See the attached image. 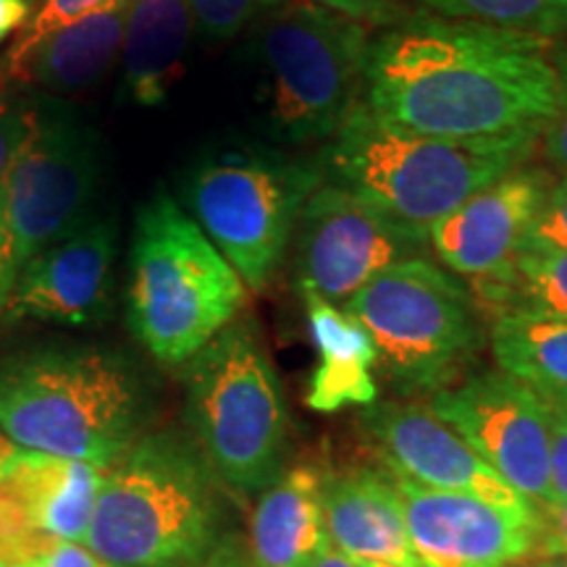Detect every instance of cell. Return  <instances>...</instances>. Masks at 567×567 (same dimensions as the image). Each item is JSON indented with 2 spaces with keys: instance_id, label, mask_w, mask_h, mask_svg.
<instances>
[{
  "instance_id": "obj_29",
  "label": "cell",
  "mask_w": 567,
  "mask_h": 567,
  "mask_svg": "<svg viewBox=\"0 0 567 567\" xmlns=\"http://www.w3.org/2000/svg\"><path fill=\"white\" fill-rule=\"evenodd\" d=\"M523 247H547V250H567V176L551 184L547 203L530 224Z\"/></svg>"
},
{
  "instance_id": "obj_28",
  "label": "cell",
  "mask_w": 567,
  "mask_h": 567,
  "mask_svg": "<svg viewBox=\"0 0 567 567\" xmlns=\"http://www.w3.org/2000/svg\"><path fill=\"white\" fill-rule=\"evenodd\" d=\"M34 111H38V103L30 97L6 87L0 90V189H3L19 151L30 137Z\"/></svg>"
},
{
  "instance_id": "obj_22",
  "label": "cell",
  "mask_w": 567,
  "mask_h": 567,
  "mask_svg": "<svg viewBox=\"0 0 567 567\" xmlns=\"http://www.w3.org/2000/svg\"><path fill=\"white\" fill-rule=\"evenodd\" d=\"M195 19L189 0H132L124 34V92L137 105L166 101Z\"/></svg>"
},
{
  "instance_id": "obj_10",
  "label": "cell",
  "mask_w": 567,
  "mask_h": 567,
  "mask_svg": "<svg viewBox=\"0 0 567 567\" xmlns=\"http://www.w3.org/2000/svg\"><path fill=\"white\" fill-rule=\"evenodd\" d=\"M101 182V142L74 111L38 103L0 189V313L27 264L82 226Z\"/></svg>"
},
{
  "instance_id": "obj_34",
  "label": "cell",
  "mask_w": 567,
  "mask_h": 567,
  "mask_svg": "<svg viewBox=\"0 0 567 567\" xmlns=\"http://www.w3.org/2000/svg\"><path fill=\"white\" fill-rule=\"evenodd\" d=\"M542 517V555L567 557V502H547Z\"/></svg>"
},
{
  "instance_id": "obj_11",
  "label": "cell",
  "mask_w": 567,
  "mask_h": 567,
  "mask_svg": "<svg viewBox=\"0 0 567 567\" xmlns=\"http://www.w3.org/2000/svg\"><path fill=\"white\" fill-rule=\"evenodd\" d=\"M295 252L300 289L339 308L389 268L431 255L429 234L329 182L308 197L297 218Z\"/></svg>"
},
{
  "instance_id": "obj_38",
  "label": "cell",
  "mask_w": 567,
  "mask_h": 567,
  "mask_svg": "<svg viewBox=\"0 0 567 567\" xmlns=\"http://www.w3.org/2000/svg\"><path fill=\"white\" fill-rule=\"evenodd\" d=\"M308 567H360V563H354V559L337 551L334 547H326Z\"/></svg>"
},
{
  "instance_id": "obj_14",
  "label": "cell",
  "mask_w": 567,
  "mask_h": 567,
  "mask_svg": "<svg viewBox=\"0 0 567 567\" xmlns=\"http://www.w3.org/2000/svg\"><path fill=\"white\" fill-rule=\"evenodd\" d=\"M421 567H517L542 555V517L396 478Z\"/></svg>"
},
{
  "instance_id": "obj_30",
  "label": "cell",
  "mask_w": 567,
  "mask_h": 567,
  "mask_svg": "<svg viewBox=\"0 0 567 567\" xmlns=\"http://www.w3.org/2000/svg\"><path fill=\"white\" fill-rule=\"evenodd\" d=\"M551 63H555L557 71V109L555 116L549 118L542 140L544 147H547L551 166L563 176H567V45H559L551 51Z\"/></svg>"
},
{
  "instance_id": "obj_7",
  "label": "cell",
  "mask_w": 567,
  "mask_h": 567,
  "mask_svg": "<svg viewBox=\"0 0 567 567\" xmlns=\"http://www.w3.org/2000/svg\"><path fill=\"white\" fill-rule=\"evenodd\" d=\"M344 310L371 334L381 373L402 396L455 386L488 342L478 297L431 255L375 276Z\"/></svg>"
},
{
  "instance_id": "obj_35",
  "label": "cell",
  "mask_w": 567,
  "mask_h": 567,
  "mask_svg": "<svg viewBox=\"0 0 567 567\" xmlns=\"http://www.w3.org/2000/svg\"><path fill=\"white\" fill-rule=\"evenodd\" d=\"M197 567H255V565L245 538L239 536L237 530H231V534L226 536L224 542L218 544V547L213 549Z\"/></svg>"
},
{
  "instance_id": "obj_32",
  "label": "cell",
  "mask_w": 567,
  "mask_h": 567,
  "mask_svg": "<svg viewBox=\"0 0 567 567\" xmlns=\"http://www.w3.org/2000/svg\"><path fill=\"white\" fill-rule=\"evenodd\" d=\"M310 3L342 13L365 27H389L400 19L402 0H310Z\"/></svg>"
},
{
  "instance_id": "obj_17",
  "label": "cell",
  "mask_w": 567,
  "mask_h": 567,
  "mask_svg": "<svg viewBox=\"0 0 567 567\" xmlns=\"http://www.w3.org/2000/svg\"><path fill=\"white\" fill-rule=\"evenodd\" d=\"M323 523L331 547L354 563L421 567L410 547L400 488L384 467L329 473L323 486Z\"/></svg>"
},
{
  "instance_id": "obj_31",
  "label": "cell",
  "mask_w": 567,
  "mask_h": 567,
  "mask_svg": "<svg viewBox=\"0 0 567 567\" xmlns=\"http://www.w3.org/2000/svg\"><path fill=\"white\" fill-rule=\"evenodd\" d=\"M551 431V502H567V400H544Z\"/></svg>"
},
{
  "instance_id": "obj_26",
  "label": "cell",
  "mask_w": 567,
  "mask_h": 567,
  "mask_svg": "<svg viewBox=\"0 0 567 567\" xmlns=\"http://www.w3.org/2000/svg\"><path fill=\"white\" fill-rule=\"evenodd\" d=\"M118 3H124V0H42L40 9L32 13L30 24L17 34L11 51L6 53L3 61H0V82H3V76L9 74L11 69L19 66V63L48 38V34L59 32L69 24H76V21L87 17H95V13L116 9Z\"/></svg>"
},
{
  "instance_id": "obj_6",
  "label": "cell",
  "mask_w": 567,
  "mask_h": 567,
  "mask_svg": "<svg viewBox=\"0 0 567 567\" xmlns=\"http://www.w3.org/2000/svg\"><path fill=\"white\" fill-rule=\"evenodd\" d=\"M184 415L218 481L237 499L260 496L287 467L289 410L250 318L231 321L187 363Z\"/></svg>"
},
{
  "instance_id": "obj_36",
  "label": "cell",
  "mask_w": 567,
  "mask_h": 567,
  "mask_svg": "<svg viewBox=\"0 0 567 567\" xmlns=\"http://www.w3.org/2000/svg\"><path fill=\"white\" fill-rule=\"evenodd\" d=\"M32 19V0H0V45L24 30Z\"/></svg>"
},
{
  "instance_id": "obj_8",
  "label": "cell",
  "mask_w": 567,
  "mask_h": 567,
  "mask_svg": "<svg viewBox=\"0 0 567 567\" xmlns=\"http://www.w3.org/2000/svg\"><path fill=\"white\" fill-rule=\"evenodd\" d=\"M371 40V27L310 0H279L264 13L260 55L276 137L292 145L334 137L363 95Z\"/></svg>"
},
{
  "instance_id": "obj_39",
  "label": "cell",
  "mask_w": 567,
  "mask_h": 567,
  "mask_svg": "<svg viewBox=\"0 0 567 567\" xmlns=\"http://www.w3.org/2000/svg\"><path fill=\"white\" fill-rule=\"evenodd\" d=\"M517 567H567V557L536 555L534 559H528V563H523V565H517Z\"/></svg>"
},
{
  "instance_id": "obj_21",
  "label": "cell",
  "mask_w": 567,
  "mask_h": 567,
  "mask_svg": "<svg viewBox=\"0 0 567 567\" xmlns=\"http://www.w3.org/2000/svg\"><path fill=\"white\" fill-rule=\"evenodd\" d=\"M130 9L132 0H124L116 9L48 34L17 69L3 76L0 90L9 82H30L51 92H76L95 84L109 74L113 61L124 51Z\"/></svg>"
},
{
  "instance_id": "obj_24",
  "label": "cell",
  "mask_w": 567,
  "mask_h": 567,
  "mask_svg": "<svg viewBox=\"0 0 567 567\" xmlns=\"http://www.w3.org/2000/svg\"><path fill=\"white\" fill-rule=\"evenodd\" d=\"M481 308L567 321V250L520 247L499 274L473 284Z\"/></svg>"
},
{
  "instance_id": "obj_25",
  "label": "cell",
  "mask_w": 567,
  "mask_h": 567,
  "mask_svg": "<svg viewBox=\"0 0 567 567\" xmlns=\"http://www.w3.org/2000/svg\"><path fill=\"white\" fill-rule=\"evenodd\" d=\"M423 13L551 40L567 32V0H417Z\"/></svg>"
},
{
  "instance_id": "obj_4",
  "label": "cell",
  "mask_w": 567,
  "mask_h": 567,
  "mask_svg": "<svg viewBox=\"0 0 567 567\" xmlns=\"http://www.w3.org/2000/svg\"><path fill=\"white\" fill-rule=\"evenodd\" d=\"M534 134L494 142H457L386 124L363 101L326 140L318 166L323 182L363 197L410 229L429 234L465 200L523 166Z\"/></svg>"
},
{
  "instance_id": "obj_16",
  "label": "cell",
  "mask_w": 567,
  "mask_h": 567,
  "mask_svg": "<svg viewBox=\"0 0 567 567\" xmlns=\"http://www.w3.org/2000/svg\"><path fill=\"white\" fill-rule=\"evenodd\" d=\"M551 184L544 168L526 163L499 176L429 231L431 258L471 284L499 274L526 243Z\"/></svg>"
},
{
  "instance_id": "obj_40",
  "label": "cell",
  "mask_w": 567,
  "mask_h": 567,
  "mask_svg": "<svg viewBox=\"0 0 567 567\" xmlns=\"http://www.w3.org/2000/svg\"><path fill=\"white\" fill-rule=\"evenodd\" d=\"M360 567H405V565H386V563H360Z\"/></svg>"
},
{
  "instance_id": "obj_2",
  "label": "cell",
  "mask_w": 567,
  "mask_h": 567,
  "mask_svg": "<svg viewBox=\"0 0 567 567\" xmlns=\"http://www.w3.org/2000/svg\"><path fill=\"white\" fill-rule=\"evenodd\" d=\"M153 394L132 358L101 344L0 354V431L40 455L109 467L145 436Z\"/></svg>"
},
{
  "instance_id": "obj_13",
  "label": "cell",
  "mask_w": 567,
  "mask_h": 567,
  "mask_svg": "<svg viewBox=\"0 0 567 567\" xmlns=\"http://www.w3.org/2000/svg\"><path fill=\"white\" fill-rule=\"evenodd\" d=\"M360 425L392 476L434 492L478 496L520 515H538L526 496L517 494L442 417H436L429 402H375L365 408Z\"/></svg>"
},
{
  "instance_id": "obj_23",
  "label": "cell",
  "mask_w": 567,
  "mask_h": 567,
  "mask_svg": "<svg viewBox=\"0 0 567 567\" xmlns=\"http://www.w3.org/2000/svg\"><path fill=\"white\" fill-rule=\"evenodd\" d=\"M488 347L502 373L542 400H567V321L530 313H499Z\"/></svg>"
},
{
  "instance_id": "obj_18",
  "label": "cell",
  "mask_w": 567,
  "mask_h": 567,
  "mask_svg": "<svg viewBox=\"0 0 567 567\" xmlns=\"http://www.w3.org/2000/svg\"><path fill=\"white\" fill-rule=\"evenodd\" d=\"M326 476L318 463L287 465L255 499L247 536L255 567H308L331 547L323 523Z\"/></svg>"
},
{
  "instance_id": "obj_1",
  "label": "cell",
  "mask_w": 567,
  "mask_h": 567,
  "mask_svg": "<svg viewBox=\"0 0 567 567\" xmlns=\"http://www.w3.org/2000/svg\"><path fill=\"white\" fill-rule=\"evenodd\" d=\"M360 101L425 137H542L557 109V71L549 40L417 13L371 40Z\"/></svg>"
},
{
  "instance_id": "obj_12",
  "label": "cell",
  "mask_w": 567,
  "mask_h": 567,
  "mask_svg": "<svg viewBox=\"0 0 567 567\" xmlns=\"http://www.w3.org/2000/svg\"><path fill=\"white\" fill-rule=\"evenodd\" d=\"M429 408L536 509L551 502L549 410L536 392L496 368L429 396Z\"/></svg>"
},
{
  "instance_id": "obj_3",
  "label": "cell",
  "mask_w": 567,
  "mask_h": 567,
  "mask_svg": "<svg viewBox=\"0 0 567 567\" xmlns=\"http://www.w3.org/2000/svg\"><path fill=\"white\" fill-rule=\"evenodd\" d=\"M231 530L229 492L200 446L163 429L105 467L84 544L111 567H197Z\"/></svg>"
},
{
  "instance_id": "obj_37",
  "label": "cell",
  "mask_w": 567,
  "mask_h": 567,
  "mask_svg": "<svg viewBox=\"0 0 567 567\" xmlns=\"http://www.w3.org/2000/svg\"><path fill=\"white\" fill-rule=\"evenodd\" d=\"M27 452L30 450H24V446H19L17 442H11V439L0 431V481H6L13 471H17L21 460L27 457Z\"/></svg>"
},
{
  "instance_id": "obj_15",
  "label": "cell",
  "mask_w": 567,
  "mask_h": 567,
  "mask_svg": "<svg viewBox=\"0 0 567 567\" xmlns=\"http://www.w3.org/2000/svg\"><path fill=\"white\" fill-rule=\"evenodd\" d=\"M116 231L109 221L76 226L27 264L0 321L92 326L111 318Z\"/></svg>"
},
{
  "instance_id": "obj_9",
  "label": "cell",
  "mask_w": 567,
  "mask_h": 567,
  "mask_svg": "<svg viewBox=\"0 0 567 567\" xmlns=\"http://www.w3.org/2000/svg\"><path fill=\"white\" fill-rule=\"evenodd\" d=\"M321 184L318 161L247 151L197 163L184 182V200L245 287L260 292L281 266L297 218Z\"/></svg>"
},
{
  "instance_id": "obj_19",
  "label": "cell",
  "mask_w": 567,
  "mask_h": 567,
  "mask_svg": "<svg viewBox=\"0 0 567 567\" xmlns=\"http://www.w3.org/2000/svg\"><path fill=\"white\" fill-rule=\"evenodd\" d=\"M318 365L305 389V405L316 413H339L344 408H371L379 402L375 344L363 323L331 305L321 295L300 289Z\"/></svg>"
},
{
  "instance_id": "obj_33",
  "label": "cell",
  "mask_w": 567,
  "mask_h": 567,
  "mask_svg": "<svg viewBox=\"0 0 567 567\" xmlns=\"http://www.w3.org/2000/svg\"><path fill=\"white\" fill-rule=\"evenodd\" d=\"M21 567H111V565L103 563V559L97 557L87 544L59 542L48 551H42L40 557H34L32 563Z\"/></svg>"
},
{
  "instance_id": "obj_27",
  "label": "cell",
  "mask_w": 567,
  "mask_h": 567,
  "mask_svg": "<svg viewBox=\"0 0 567 567\" xmlns=\"http://www.w3.org/2000/svg\"><path fill=\"white\" fill-rule=\"evenodd\" d=\"M276 3L279 0H189V9L203 38L224 42L243 32L252 19L264 17Z\"/></svg>"
},
{
  "instance_id": "obj_20",
  "label": "cell",
  "mask_w": 567,
  "mask_h": 567,
  "mask_svg": "<svg viewBox=\"0 0 567 567\" xmlns=\"http://www.w3.org/2000/svg\"><path fill=\"white\" fill-rule=\"evenodd\" d=\"M103 478L105 467L87 460L27 452L17 471L0 481V486L17 499L42 538L59 544L87 536Z\"/></svg>"
},
{
  "instance_id": "obj_5",
  "label": "cell",
  "mask_w": 567,
  "mask_h": 567,
  "mask_svg": "<svg viewBox=\"0 0 567 567\" xmlns=\"http://www.w3.org/2000/svg\"><path fill=\"white\" fill-rule=\"evenodd\" d=\"M126 318L163 365L189 363L245 305V281L168 193L137 213Z\"/></svg>"
}]
</instances>
